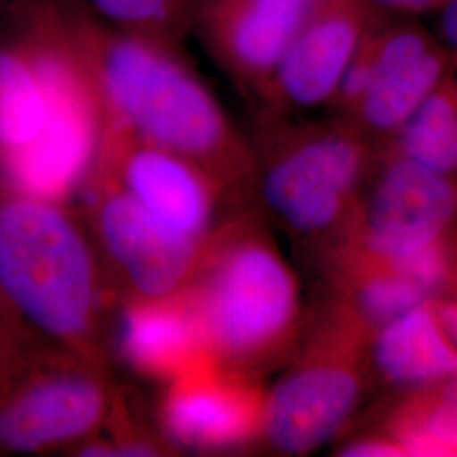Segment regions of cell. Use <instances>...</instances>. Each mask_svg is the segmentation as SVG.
<instances>
[{
  "label": "cell",
  "instance_id": "obj_13",
  "mask_svg": "<svg viewBox=\"0 0 457 457\" xmlns=\"http://www.w3.org/2000/svg\"><path fill=\"white\" fill-rule=\"evenodd\" d=\"M112 356L164 386L215 362L190 294L124 300L115 307Z\"/></svg>",
  "mask_w": 457,
  "mask_h": 457
},
{
  "label": "cell",
  "instance_id": "obj_14",
  "mask_svg": "<svg viewBox=\"0 0 457 457\" xmlns=\"http://www.w3.org/2000/svg\"><path fill=\"white\" fill-rule=\"evenodd\" d=\"M373 381L403 392L457 375V345L442 322L437 298L378 327L370 341Z\"/></svg>",
  "mask_w": 457,
  "mask_h": 457
},
{
  "label": "cell",
  "instance_id": "obj_18",
  "mask_svg": "<svg viewBox=\"0 0 457 457\" xmlns=\"http://www.w3.org/2000/svg\"><path fill=\"white\" fill-rule=\"evenodd\" d=\"M70 456L168 457L180 456V453L164 437L156 417L149 419L131 393L115 386L102 428L77 445Z\"/></svg>",
  "mask_w": 457,
  "mask_h": 457
},
{
  "label": "cell",
  "instance_id": "obj_20",
  "mask_svg": "<svg viewBox=\"0 0 457 457\" xmlns=\"http://www.w3.org/2000/svg\"><path fill=\"white\" fill-rule=\"evenodd\" d=\"M46 341L0 287V385L17 373Z\"/></svg>",
  "mask_w": 457,
  "mask_h": 457
},
{
  "label": "cell",
  "instance_id": "obj_16",
  "mask_svg": "<svg viewBox=\"0 0 457 457\" xmlns=\"http://www.w3.org/2000/svg\"><path fill=\"white\" fill-rule=\"evenodd\" d=\"M378 432L403 457H457V375L405 392Z\"/></svg>",
  "mask_w": 457,
  "mask_h": 457
},
{
  "label": "cell",
  "instance_id": "obj_6",
  "mask_svg": "<svg viewBox=\"0 0 457 457\" xmlns=\"http://www.w3.org/2000/svg\"><path fill=\"white\" fill-rule=\"evenodd\" d=\"M114 390L112 371L46 341L0 385V456H70L102 428Z\"/></svg>",
  "mask_w": 457,
  "mask_h": 457
},
{
  "label": "cell",
  "instance_id": "obj_4",
  "mask_svg": "<svg viewBox=\"0 0 457 457\" xmlns=\"http://www.w3.org/2000/svg\"><path fill=\"white\" fill-rule=\"evenodd\" d=\"M249 139L260 211L317 264L353 226L381 149L339 115L260 111Z\"/></svg>",
  "mask_w": 457,
  "mask_h": 457
},
{
  "label": "cell",
  "instance_id": "obj_10",
  "mask_svg": "<svg viewBox=\"0 0 457 457\" xmlns=\"http://www.w3.org/2000/svg\"><path fill=\"white\" fill-rule=\"evenodd\" d=\"M264 395L262 379L209 362L162 386L154 417L180 454L254 451Z\"/></svg>",
  "mask_w": 457,
  "mask_h": 457
},
{
  "label": "cell",
  "instance_id": "obj_1",
  "mask_svg": "<svg viewBox=\"0 0 457 457\" xmlns=\"http://www.w3.org/2000/svg\"><path fill=\"white\" fill-rule=\"evenodd\" d=\"M68 21L105 120L198 164L239 207L258 205L251 139L180 46L109 29L80 7Z\"/></svg>",
  "mask_w": 457,
  "mask_h": 457
},
{
  "label": "cell",
  "instance_id": "obj_12",
  "mask_svg": "<svg viewBox=\"0 0 457 457\" xmlns=\"http://www.w3.org/2000/svg\"><path fill=\"white\" fill-rule=\"evenodd\" d=\"M315 0H195L192 33L245 97L260 104Z\"/></svg>",
  "mask_w": 457,
  "mask_h": 457
},
{
  "label": "cell",
  "instance_id": "obj_5",
  "mask_svg": "<svg viewBox=\"0 0 457 457\" xmlns=\"http://www.w3.org/2000/svg\"><path fill=\"white\" fill-rule=\"evenodd\" d=\"M371 336V327L324 288L305 311L292 360L266 388L254 451L307 456L343 436L373 383Z\"/></svg>",
  "mask_w": 457,
  "mask_h": 457
},
{
  "label": "cell",
  "instance_id": "obj_9",
  "mask_svg": "<svg viewBox=\"0 0 457 457\" xmlns=\"http://www.w3.org/2000/svg\"><path fill=\"white\" fill-rule=\"evenodd\" d=\"M92 171L114 181L164 228L196 241L245 209L198 164L105 119Z\"/></svg>",
  "mask_w": 457,
  "mask_h": 457
},
{
  "label": "cell",
  "instance_id": "obj_17",
  "mask_svg": "<svg viewBox=\"0 0 457 457\" xmlns=\"http://www.w3.org/2000/svg\"><path fill=\"white\" fill-rule=\"evenodd\" d=\"M385 149L457 179V65Z\"/></svg>",
  "mask_w": 457,
  "mask_h": 457
},
{
  "label": "cell",
  "instance_id": "obj_8",
  "mask_svg": "<svg viewBox=\"0 0 457 457\" xmlns=\"http://www.w3.org/2000/svg\"><path fill=\"white\" fill-rule=\"evenodd\" d=\"M456 234V177L381 149L358 215L337 245L396 268Z\"/></svg>",
  "mask_w": 457,
  "mask_h": 457
},
{
  "label": "cell",
  "instance_id": "obj_15",
  "mask_svg": "<svg viewBox=\"0 0 457 457\" xmlns=\"http://www.w3.org/2000/svg\"><path fill=\"white\" fill-rule=\"evenodd\" d=\"M456 65L457 53L437 41L415 62L378 80L347 120L376 146L385 149Z\"/></svg>",
  "mask_w": 457,
  "mask_h": 457
},
{
  "label": "cell",
  "instance_id": "obj_3",
  "mask_svg": "<svg viewBox=\"0 0 457 457\" xmlns=\"http://www.w3.org/2000/svg\"><path fill=\"white\" fill-rule=\"evenodd\" d=\"M187 292L219 366L264 381L292 360L307 309L258 205L213 230Z\"/></svg>",
  "mask_w": 457,
  "mask_h": 457
},
{
  "label": "cell",
  "instance_id": "obj_2",
  "mask_svg": "<svg viewBox=\"0 0 457 457\" xmlns=\"http://www.w3.org/2000/svg\"><path fill=\"white\" fill-rule=\"evenodd\" d=\"M0 287L41 336L112 371L117 300L82 215L2 173Z\"/></svg>",
  "mask_w": 457,
  "mask_h": 457
},
{
  "label": "cell",
  "instance_id": "obj_22",
  "mask_svg": "<svg viewBox=\"0 0 457 457\" xmlns=\"http://www.w3.org/2000/svg\"><path fill=\"white\" fill-rule=\"evenodd\" d=\"M385 11L402 16H417L424 12H436L445 0H375Z\"/></svg>",
  "mask_w": 457,
  "mask_h": 457
},
{
  "label": "cell",
  "instance_id": "obj_19",
  "mask_svg": "<svg viewBox=\"0 0 457 457\" xmlns=\"http://www.w3.org/2000/svg\"><path fill=\"white\" fill-rule=\"evenodd\" d=\"M79 7L109 29L180 46L194 28L195 0H82Z\"/></svg>",
  "mask_w": 457,
  "mask_h": 457
},
{
  "label": "cell",
  "instance_id": "obj_23",
  "mask_svg": "<svg viewBox=\"0 0 457 457\" xmlns=\"http://www.w3.org/2000/svg\"><path fill=\"white\" fill-rule=\"evenodd\" d=\"M437 309L444 326L457 345V295L437 298Z\"/></svg>",
  "mask_w": 457,
  "mask_h": 457
},
{
  "label": "cell",
  "instance_id": "obj_11",
  "mask_svg": "<svg viewBox=\"0 0 457 457\" xmlns=\"http://www.w3.org/2000/svg\"><path fill=\"white\" fill-rule=\"evenodd\" d=\"M375 0H315L260 100L277 114L330 104L366 34L385 16Z\"/></svg>",
  "mask_w": 457,
  "mask_h": 457
},
{
  "label": "cell",
  "instance_id": "obj_21",
  "mask_svg": "<svg viewBox=\"0 0 457 457\" xmlns=\"http://www.w3.org/2000/svg\"><path fill=\"white\" fill-rule=\"evenodd\" d=\"M439 16V41L457 53V0H445L436 11Z\"/></svg>",
  "mask_w": 457,
  "mask_h": 457
},
{
  "label": "cell",
  "instance_id": "obj_7",
  "mask_svg": "<svg viewBox=\"0 0 457 457\" xmlns=\"http://www.w3.org/2000/svg\"><path fill=\"white\" fill-rule=\"evenodd\" d=\"M77 209L97 251L115 300L179 294L195 275L205 241L180 236L132 200L114 181L92 171Z\"/></svg>",
  "mask_w": 457,
  "mask_h": 457
}]
</instances>
